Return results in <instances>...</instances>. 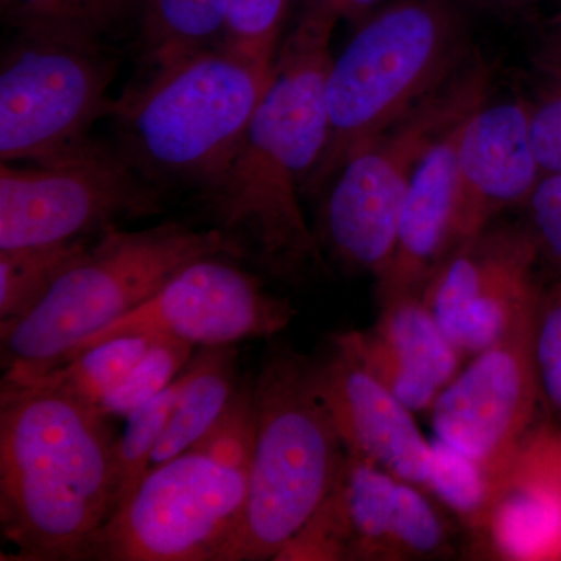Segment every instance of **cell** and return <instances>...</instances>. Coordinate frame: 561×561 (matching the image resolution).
<instances>
[{
	"label": "cell",
	"instance_id": "15",
	"mask_svg": "<svg viewBox=\"0 0 561 561\" xmlns=\"http://www.w3.org/2000/svg\"><path fill=\"white\" fill-rule=\"evenodd\" d=\"M317 381L346 453L398 481L427 486L431 442L404 402L337 346L317 365Z\"/></svg>",
	"mask_w": 561,
	"mask_h": 561
},
{
	"label": "cell",
	"instance_id": "4",
	"mask_svg": "<svg viewBox=\"0 0 561 561\" xmlns=\"http://www.w3.org/2000/svg\"><path fill=\"white\" fill-rule=\"evenodd\" d=\"M253 393L256 435L245 507L219 561L275 560L327 500L346 459L317 365L300 354H275Z\"/></svg>",
	"mask_w": 561,
	"mask_h": 561
},
{
	"label": "cell",
	"instance_id": "24",
	"mask_svg": "<svg viewBox=\"0 0 561 561\" xmlns=\"http://www.w3.org/2000/svg\"><path fill=\"white\" fill-rule=\"evenodd\" d=\"M140 0H0L2 18L18 33H61L102 39Z\"/></svg>",
	"mask_w": 561,
	"mask_h": 561
},
{
	"label": "cell",
	"instance_id": "38",
	"mask_svg": "<svg viewBox=\"0 0 561 561\" xmlns=\"http://www.w3.org/2000/svg\"><path fill=\"white\" fill-rule=\"evenodd\" d=\"M556 431V430H553ZM556 437H557V440H559L560 445H561V432L560 431H556Z\"/></svg>",
	"mask_w": 561,
	"mask_h": 561
},
{
	"label": "cell",
	"instance_id": "19",
	"mask_svg": "<svg viewBox=\"0 0 561 561\" xmlns=\"http://www.w3.org/2000/svg\"><path fill=\"white\" fill-rule=\"evenodd\" d=\"M398 479L346 453L341 476L328 494L348 560H389V537Z\"/></svg>",
	"mask_w": 561,
	"mask_h": 561
},
{
	"label": "cell",
	"instance_id": "33",
	"mask_svg": "<svg viewBox=\"0 0 561 561\" xmlns=\"http://www.w3.org/2000/svg\"><path fill=\"white\" fill-rule=\"evenodd\" d=\"M548 485L561 500V445L549 427L531 431L512 471Z\"/></svg>",
	"mask_w": 561,
	"mask_h": 561
},
{
	"label": "cell",
	"instance_id": "30",
	"mask_svg": "<svg viewBox=\"0 0 561 561\" xmlns=\"http://www.w3.org/2000/svg\"><path fill=\"white\" fill-rule=\"evenodd\" d=\"M553 80L530 105V133L542 173H561V62H552Z\"/></svg>",
	"mask_w": 561,
	"mask_h": 561
},
{
	"label": "cell",
	"instance_id": "22",
	"mask_svg": "<svg viewBox=\"0 0 561 561\" xmlns=\"http://www.w3.org/2000/svg\"><path fill=\"white\" fill-rule=\"evenodd\" d=\"M151 341L153 334L125 335L81 351L54 370L27 378L5 376L3 379L41 383L99 408L111 391L127 378L149 350Z\"/></svg>",
	"mask_w": 561,
	"mask_h": 561
},
{
	"label": "cell",
	"instance_id": "14",
	"mask_svg": "<svg viewBox=\"0 0 561 561\" xmlns=\"http://www.w3.org/2000/svg\"><path fill=\"white\" fill-rule=\"evenodd\" d=\"M531 144L530 105H479L461 128L451 253L483 234L501 210L527 203L542 179Z\"/></svg>",
	"mask_w": 561,
	"mask_h": 561
},
{
	"label": "cell",
	"instance_id": "7",
	"mask_svg": "<svg viewBox=\"0 0 561 561\" xmlns=\"http://www.w3.org/2000/svg\"><path fill=\"white\" fill-rule=\"evenodd\" d=\"M481 69L446 81L334 175L324 232L343 262L381 278L397 249L402 206L420 162L442 135L483 103Z\"/></svg>",
	"mask_w": 561,
	"mask_h": 561
},
{
	"label": "cell",
	"instance_id": "20",
	"mask_svg": "<svg viewBox=\"0 0 561 561\" xmlns=\"http://www.w3.org/2000/svg\"><path fill=\"white\" fill-rule=\"evenodd\" d=\"M190 378L181 394L151 465L162 463L195 445L214 426L239 386L234 345L201 346L190 364Z\"/></svg>",
	"mask_w": 561,
	"mask_h": 561
},
{
	"label": "cell",
	"instance_id": "29",
	"mask_svg": "<svg viewBox=\"0 0 561 561\" xmlns=\"http://www.w3.org/2000/svg\"><path fill=\"white\" fill-rule=\"evenodd\" d=\"M445 526L412 483L398 481L389 537V560L430 556L442 548Z\"/></svg>",
	"mask_w": 561,
	"mask_h": 561
},
{
	"label": "cell",
	"instance_id": "18",
	"mask_svg": "<svg viewBox=\"0 0 561 561\" xmlns=\"http://www.w3.org/2000/svg\"><path fill=\"white\" fill-rule=\"evenodd\" d=\"M483 530L504 559L561 560V500L545 483L511 472Z\"/></svg>",
	"mask_w": 561,
	"mask_h": 561
},
{
	"label": "cell",
	"instance_id": "37",
	"mask_svg": "<svg viewBox=\"0 0 561 561\" xmlns=\"http://www.w3.org/2000/svg\"><path fill=\"white\" fill-rule=\"evenodd\" d=\"M557 24L560 25V28H561V0H560V11H559V16H557Z\"/></svg>",
	"mask_w": 561,
	"mask_h": 561
},
{
	"label": "cell",
	"instance_id": "32",
	"mask_svg": "<svg viewBox=\"0 0 561 561\" xmlns=\"http://www.w3.org/2000/svg\"><path fill=\"white\" fill-rule=\"evenodd\" d=\"M537 365L549 401L561 412V297L540 312L537 331Z\"/></svg>",
	"mask_w": 561,
	"mask_h": 561
},
{
	"label": "cell",
	"instance_id": "23",
	"mask_svg": "<svg viewBox=\"0 0 561 561\" xmlns=\"http://www.w3.org/2000/svg\"><path fill=\"white\" fill-rule=\"evenodd\" d=\"M90 247L79 238L0 250V323L31 312Z\"/></svg>",
	"mask_w": 561,
	"mask_h": 561
},
{
	"label": "cell",
	"instance_id": "3",
	"mask_svg": "<svg viewBox=\"0 0 561 561\" xmlns=\"http://www.w3.org/2000/svg\"><path fill=\"white\" fill-rule=\"evenodd\" d=\"M242 254L219 228L162 224L122 231L111 225L31 312L0 323L5 376L27 378L58 367L81 341L135 311L191 262Z\"/></svg>",
	"mask_w": 561,
	"mask_h": 561
},
{
	"label": "cell",
	"instance_id": "21",
	"mask_svg": "<svg viewBox=\"0 0 561 561\" xmlns=\"http://www.w3.org/2000/svg\"><path fill=\"white\" fill-rule=\"evenodd\" d=\"M139 11L149 72L224 43L227 0H140Z\"/></svg>",
	"mask_w": 561,
	"mask_h": 561
},
{
	"label": "cell",
	"instance_id": "28",
	"mask_svg": "<svg viewBox=\"0 0 561 561\" xmlns=\"http://www.w3.org/2000/svg\"><path fill=\"white\" fill-rule=\"evenodd\" d=\"M290 3L291 0H227L221 47L257 68L272 70Z\"/></svg>",
	"mask_w": 561,
	"mask_h": 561
},
{
	"label": "cell",
	"instance_id": "26",
	"mask_svg": "<svg viewBox=\"0 0 561 561\" xmlns=\"http://www.w3.org/2000/svg\"><path fill=\"white\" fill-rule=\"evenodd\" d=\"M187 378L190 370L186 365L168 389L162 390L146 404L139 405L127 416V427L117 438L116 448L119 478L117 508L131 496L146 472L150 470L151 457L175 412Z\"/></svg>",
	"mask_w": 561,
	"mask_h": 561
},
{
	"label": "cell",
	"instance_id": "13",
	"mask_svg": "<svg viewBox=\"0 0 561 561\" xmlns=\"http://www.w3.org/2000/svg\"><path fill=\"white\" fill-rule=\"evenodd\" d=\"M534 234L479 236L432 273L423 300L460 353H482L540 308Z\"/></svg>",
	"mask_w": 561,
	"mask_h": 561
},
{
	"label": "cell",
	"instance_id": "5",
	"mask_svg": "<svg viewBox=\"0 0 561 561\" xmlns=\"http://www.w3.org/2000/svg\"><path fill=\"white\" fill-rule=\"evenodd\" d=\"M461 22L451 0H393L365 16L327 79V149L308 184L334 179L365 144L408 116L451 76Z\"/></svg>",
	"mask_w": 561,
	"mask_h": 561
},
{
	"label": "cell",
	"instance_id": "16",
	"mask_svg": "<svg viewBox=\"0 0 561 561\" xmlns=\"http://www.w3.org/2000/svg\"><path fill=\"white\" fill-rule=\"evenodd\" d=\"M382 305L371 330L346 332L334 345L411 411L432 408L456 378L460 350L446 337L419 294L400 295Z\"/></svg>",
	"mask_w": 561,
	"mask_h": 561
},
{
	"label": "cell",
	"instance_id": "2",
	"mask_svg": "<svg viewBox=\"0 0 561 561\" xmlns=\"http://www.w3.org/2000/svg\"><path fill=\"white\" fill-rule=\"evenodd\" d=\"M331 38V32L295 25L241 146L203 190L219 230L242 249L249 241L262 264L280 276L320 260L300 191L327 149Z\"/></svg>",
	"mask_w": 561,
	"mask_h": 561
},
{
	"label": "cell",
	"instance_id": "10",
	"mask_svg": "<svg viewBox=\"0 0 561 561\" xmlns=\"http://www.w3.org/2000/svg\"><path fill=\"white\" fill-rule=\"evenodd\" d=\"M161 210L136 162L94 140L57 160L0 168V250L88 238Z\"/></svg>",
	"mask_w": 561,
	"mask_h": 561
},
{
	"label": "cell",
	"instance_id": "6",
	"mask_svg": "<svg viewBox=\"0 0 561 561\" xmlns=\"http://www.w3.org/2000/svg\"><path fill=\"white\" fill-rule=\"evenodd\" d=\"M272 70L221 46L151 70L117 101L125 153L140 171L191 180L205 190L241 146Z\"/></svg>",
	"mask_w": 561,
	"mask_h": 561
},
{
	"label": "cell",
	"instance_id": "1",
	"mask_svg": "<svg viewBox=\"0 0 561 561\" xmlns=\"http://www.w3.org/2000/svg\"><path fill=\"white\" fill-rule=\"evenodd\" d=\"M94 405L2 381L0 524L21 561L92 560L117 508V438Z\"/></svg>",
	"mask_w": 561,
	"mask_h": 561
},
{
	"label": "cell",
	"instance_id": "25",
	"mask_svg": "<svg viewBox=\"0 0 561 561\" xmlns=\"http://www.w3.org/2000/svg\"><path fill=\"white\" fill-rule=\"evenodd\" d=\"M431 474L427 489L459 513L472 527L485 529L491 507L504 489L486 468L453 445L435 437L431 442Z\"/></svg>",
	"mask_w": 561,
	"mask_h": 561
},
{
	"label": "cell",
	"instance_id": "31",
	"mask_svg": "<svg viewBox=\"0 0 561 561\" xmlns=\"http://www.w3.org/2000/svg\"><path fill=\"white\" fill-rule=\"evenodd\" d=\"M527 206L538 247L561 261V173H545Z\"/></svg>",
	"mask_w": 561,
	"mask_h": 561
},
{
	"label": "cell",
	"instance_id": "35",
	"mask_svg": "<svg viewBox=\"0 0 561 561\" xmlns=\"http://www.w3.org/2000/svg\"><path fill=\"white\" fill-rule=\"evenodd\" d=\"M483 5L494 7V9H518V7L526 5L531 0H478Z\"/></svg>",
	"mask_w": 561,
	"mask_h": 561
},
{
	"label": "cell",
	"instance_id": "34",
	"mask_svg": "<svg viewBox=\"0 0 561 561\" xmlns=\"http://www.w3.org/2000/svg\"><path fill=\"white\" fill-rule=\"evenodd\" d=\"M382 0H302L297 24L334 33L342 20H364Z\"/></svg>",
	"mask_w": 561,
	"mask_h": 561
},
{
	"label": "cell",
	"instance_id": "12",
	"mask_svg": "<svg viewBox=\"0 0 561 561\" xmlns=\"http://www.w3.org/2000/svg\"><path fill=\"white\" fill-rule=\"evenodd\" d=\"M291 317L290 306L268 295L250 273L221 256L203 257L181 268L135 311L81 341L60 365L125 335H171L195 346L234 345L276 334Z\"/></svg>",
	"mask_w": 561,
	"mask_h": 561
},
{
	"label": "cell",
	"instance_id": "17",
	"mask_svg": "<svg viewBox=\"0 0 561 561\" xmlns=\"http://www.w3.org/2000/svg\"><path fill=\"white\" fill-rule=\"evenodd\" d=\"M467 117L468 114L438 138L416 169L402 206L397 249L379 278L382 302L419 294L421 284H427L432 271L451 253L457 154Z\"/></svg>",
	"mask_w": 561,
	"mask_h": 561
},
{
	"label": "cell",
	"instance_id": "9",
	"mask_svg": "<svg viewBox=\"0 0 561 561\" xmlns=\"http://www.w3.org/2000/svg\"><path fill=\"white\" fill-rule=\"evenodd\" d=\"M250 468L191 446L153 465L95 540L92 560L219 561L241 523Z\"/></svg>",
	"mask_w": 561,
	"mask_h": 561
},
{
	"label": "cell",
	"instance_id": "8",
	"mask_svg": "<svg viewBox=\"0 0 561 561\" xmlns=\"http://www.w3.org/2000/svg\"><path fill=\"white\" fill-rule=\"evenodd\" d=\"M102 39L18 33L0 72V160L46 162L91 142L92 125L114 116L116 65Z\"/></svg>",
	"mask_w": 561,
	"mask_h": 561
},
{
	"label": "cell",
	"instance_id": "36",
	"mask_svg": "<svg viewBox=\"0 0 561 561\" xmlns=\"http://www.w3.org/2000/svg\"><path fill=\"white\" fill-rule=\"evenodd\" d=\"M551 57L552 62H561V28L560 35L557 36L556 43H553Z\"/></svg>",
	"mask_w": 561,
	"mask_h": 561
},
{
	"label": "cell",
	"instance_id": "27",
	"mask_svg": "<svg viewBox=\"0 0 561 561\" xmlns=\"http://www.w3.org/2000/svg\"><path fill=\"white\" fill-rule=\"evenodd\" d=\"M195 351L197 346L190 342L171 335L153 334L147 353L128 373L127 378L101 402L99 409L110 419H127L139 405L168 389L190 364Z\"/></svg>",
	"mask_w": 561,
	"mask_h": 561
},
{
	"label": "cell",
	"instance_id": "11",
	"mask_svg": "<svg viewBox=\"0 0 561 561\" xmlns=\"http://www.w3.org/2000/svg\"><path fill=\"white\" fill-rule=\"evenodd\" d=\"M538 320L540 308L479 353L432 404L437 437L479 461L502 485L531 434L540 393Z\"/></svg>",
	"mask_w": 561,
	"mask_h": 561
}]
</instances>
